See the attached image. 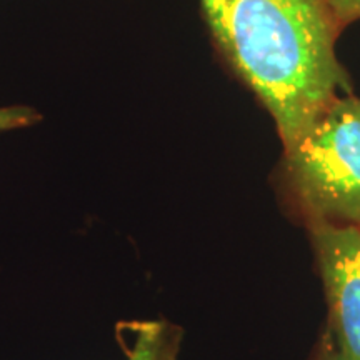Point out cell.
Segmentation results:
<instances>
[{
    "label": "cell",
    "mask_w": 360,
    "mask_h": 360,
    "mask_svg": "<svg viewBox=\"0 0 360 360\" xmlns=\"http://www.w3.org/2000/svg\"><path fill=\"white\" fill-rule=\"evenodd\" d=\"M212 44L274 120L282 150L307 135L335 97L352 94L326 0H200Z\"/></svg>",
    "instance_id": "cell-1"
},
{
    "label": "cell",
    "mask_w": 360,
    "mask_h": 360,
    "mask_svg": "<svg viewBox=\"0 0 360 360\" xmlns=\"http://www.w3.org/2000/svg\"><path fill=\"white\" fill-rule=\"evenodd\" d=\"M132 334L122 347L127 360H179L184 340V328L177 323L157 321L125 322Z\"/></svg>",
    "instance_id": "cell-4"
},
{
    "label": "cell",
    "mask_w": 360,
    "mask_h": 360,
    "mask_svg": "<svg viewBox=\"0 0 360 360\" xmlns=\"http://www.w3.org/2000/svg\"><path fill=\"white\" fill-rule=\"evenodd\" d=\"M326 294L328 337L340 360H360V225H309Z\"/></svg>",
    "instance_id": "cell-3"
},
{
    "label": "cell",
    "mask_w": 360,
    "mask_h": 360,
    "mask_svg": "<svg viewBox=\"0 0 360 360\" xmlns=\"http://www.w3.org/2000/svg\"><path fill=\"white\" fill-rule=\"evenodd\" d=\"M326 4L340 32L360 20V0H326Z\"/></svg>",
    "instance_id": "cell-6"
},
{
    "label": "cell",
    "mask_w": 360,
    "mask_h": 360,
    "mask_svg": "<svg viewBox=\"0 0 360 360\" xmlns=\"http://www.w3.org/2000/svg\"><path fill=\"white\" fill-rule=\"evenodd\" d=\"M317 360H340L339 355H337V352H335L334 344H332L328 334L326 335V339H323V342H322V349H321V354H319Z\"/></svg>",
    "instance_id": "cell-7"
},
{
    "label": "cell",
    "mask_w": 360,
    "mask_h": 360,
    "mask_svg": "<svg viewBox=\"0 0 360 360\" xmlns=\"http://www.w3.org/2000/svg\"><path fill=\"white\" fill-rule=\"evenodd\" d=\"M274 177L282 205L305 227L360 225V98L328 103L302 141L282 150Z\"/></svg>",
    "instance_id": "cell-2"
},
{
    "label": "cell",
    "mask_w": 360,
    "mask_h": 360,
    "mask_svg": "<svg viewBox=\"0 0 360 360\" xmlns=\"http://www.w3.org/2000/svg\"><path fill=\"white\" fill-rule=\"evenodd\" d=\"M40 120V114L32 107L25 105H12L0 107V134L8 132V130H17L30 127Z\"/></svg>",
    "instance_id": "cell-5"
}]
</instances>
